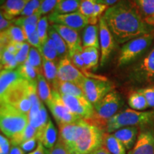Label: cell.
<instances>
[{
    "label": "cell",
    "mask_w": 154,
    "mask_h": 154,
    "mask_svg": "<svg viewBox=\"0 0 154 154\" xmlns=\"http://www.w3.org/2000/svg\"><path fill=\"white\" fill-rule=\"evenodd\" d=\"M102 17L119 44L154 32V26L142 18L131 0H121L109 7Z\"/></svg>",
    "instance_id": "6da1fadb"
},
{
    "label": "cell",
    "mask_w": 154,
    "mask_h": 154,
    "mask_svg": "<svg viewBox=\"0 0 154 154\" xmlns=\"http://www.w3.org/2000/svg\"><path fill=\"white\" fill-rule=\"evenodd\" d=\"M103 130L85 120L79 136L70 147V154H90L103 145Z\"/></svg>",
    "instance_id": "7a4b0ae2"
},
{
    "label": "cell",
    "mask_w": 154,
    "mask_h": 154,
    "mask_svg": "<svg viewBox=\"0 0 154 154\" xmlns=\"http://www.w3.org/2000/svg\"><path fill=\"white\" fill-rule=\"evenodd\" d=\"M153 122L154 111H138L127 109L109 119L105 128L106 133L111 134L124 127L143 126Z\"/></svg>",
    "instance_id": "3957f363"
},
{
    "label": "cell",
    "mask_w": 154,
    "mask_h": 154,
    "mask_svg": "<svg viewBox=\"0 0 154 154\" xmlns=\"http://www.w3.org/2000/svg\"><path fill=\"white\" fill-rule=\"evenodd\" d=\"M29 124L28 115L24 114L10 105L1 103L0 128L8 138L22 132Z\"/></svg>",
    "instance_id": "277c9868"
},
{
    "label": "cell",
    "mask_w": 154,
    "mask_h": 154,
    "mask_svg": "<svg viewBox=\"0 0 154 154\" xmlns=\"http://www.w3.org/2000/svg\"><path fill=\"white\" fill-rule=\"evenodd\" d=\"M123 104L124 101L120 94L113 90L94 106V117L87 121L101 128V126L106 128L107 121L116 114Z\"/></svg>",
    "instance_id": "5b68a950"
},
{
    "label": "cell",
    "mask_w": 154,
    "mask_h": 154,
    "mask_svg": "<svg viewBox=\"0 0 154 154\" xmlns=\"http://www.w3.org/2000/svg\"><path fill=\"white\" fill-rule=\"evenodd\" d=\"M29 82L22 79L0 96L1 103L10 105L24 114L29 115L32 104L29 96Z\"/></svg>",
    "instance_id": "8992f818"
},
{
    "label": "cell",
    "mask_w": 154,
    "mask_h": 154,
    "mask_svg": "<svg viewBox=\"0 0 154 154\" xmlns=\"http://www.w3.org/2000/svg\"><path fill=\"white\" fill-rule=\"evenodd\" d=\"M154 39V32L144 34L130 40L121 47L118 66L130 64L141 57L151 47Z\"/></svg>",
    "instance_id": "52a82bcc"
},
{
    "label": "cell",
    "mask_w": 154,
    "mask_h": 154,
    "mask_svg": "<svg viewBox=\"0 0 154 154\" xmlns=\"http://www.w3.org/2000/svg\"><path fill=\"white\" fill-rule=\"evenodd\" d=\"M86 99L94 106L113 91V84L104 79L89 78L86 76L81 84Z\"/></svg>",
    "instance_id": "ba28073f"
},
{
    "label": "cell",
    "mask_w": 154,
    "mask_h": 154,
    "mask_svg": "<svg viewBox=\"0 0 154 154\" xmlns=\"http://www.w3.org/2000/svg\"><path fill=\"white\" fill-rule=\"evenodd\" d=\"M129 78L138 84H154V44L145 57L134 65Z\"/></svg>",
    "instance_id": "9c48e42d"
},
{
    "label": "cell",
    "mask_w": 154,
    "mask_h": 154,
    "mask_svg": "<svg viewBox=\"0 0 154 154\" xmlns=\"http://www.w3.org/2000/svg\"><path fill=\"white\" fill-rule=\"evenodd\" d=\"M47 105L58 125L72 124L82 119L69 109L63 102L61 94L55 89L52 90L51 99Z\"/></svg>",
    "instance_id": "30bf717a"
},
{
    "label": "cell",
    "mask_w": 154,
    "mask_h": 154,
    "mask_svg": "<svg viewBox=\"0 0 154 154\" xmlns=\"http://www.w3.org/2000/svg\"><path fill=\"white\" fill-rule=\"evenodd\" d=\"M63 102L74 114L86 121L94 117V107L85 96H75L61 94Z\"/></svg>",
    "instance_id": "8fae6325"
},
{
    "label": "cell",
    "mask_w": 154,
    "mask_h": 154,
    "mask_svg": "<svg viewBox=\"0 0 154 154\" xmlns=\"http://www.w3.org/2000/svg\"><path fill=\"white\" fill-rule=\"evenodd\" d=\"M49 22L52 24H61L77 31L82 30L88 24V20L79 11L69 14H58L54 11L48 16Z\"/></svg>",
    "instance_id": "7c38bea8"
},
{
    "label": "cell",
    "mask_w": 154,
    "mask_h": 154,
    "mask_svg": "<svg viewBox=\"0 0 154 154\" xmlns=\"http://www.w3.org/2000/svg\"><path fill=\"white\" fill-rule=\"evenodd\" d=\"M58 81L72 82L80 86L86 76L77 69L69 59V56L62 58L57 64Z\"/></svg>",
    "instance_id": "4fadbf2b"
},
{
    "label": "cell",
    "mask_w": 154,
    "mask_h": 154,
    "mask_svg": "<svg viewBox=\"0 0 154 154\" xmlns=\"http://www.w3.org/2000/svg\"><path fill=\"white\" fill-rule=\"evenodd\" d=\"M99 38L100 49H101V59L100 65L103 66L109 60L111 54L115 47V39L110 29L106 24L103 17L99 19Z\"/></svg>",
    "instance_id": "5bb4252c"
},
{
    "label": "cell",
    "mask_w": 154,
    "mask_h": 154,
    "mask_svg": "<svg viewBox=\"0 0 154 154\" xmlns=\"http://www.w3.org/2000/svg\"><path fill=\"white\" fill-rule=\"evenodd\" d=\"M51 26L66 42L69 49V55L83 49L82 39L77 31L61 24H51Z\"/></svg>",
    "instance_id": "9a60e30c"
},
{
    "label": "cell",
    "mask_w": 154,
    "mask_h": 154,
    "mask_svg": "<svg viewBox=\"0 0 154 154\" xmlns=\"http://www.w3.org/2000/svg\"><path fill=\"white\" fill-rule=\"evenodd\" d=\"M128 154H154V132L151 130L143 131L138 134L133 149Z\"/></svg>",
    "instance_id": "2e32d148"
},
{
    "label": "cell",
    "mask_w": 154,
    "mask_h": 154,
    "mask_svg": "<svg viewBox=\"0 0 154 154\" xmlns=\"http://www.w3.org/2000/svg\"><path fill=\"white\" fill-rule=\"evenodd\" d=\"M84 122H85L84 119H80L76 122L72 124L59 125V138L67 148L70 147L76 140L77 137L79 136Z\"/></svg>",
    "instance_id": "e0dca14e"
},
{
    "label": "cell",
    "mask_w": 154,
    "mask_h": 154,
    "mask_svg": "<svg viewBox=\"0 0 154 154\" xmlns=\"http://www.w3.org/2000/svg\"><path fill=\"white\" fill-rule=\"evenodd\" d=\"M37 138L38 142L43 144L46 149L50 151L57 141V131L52 121L49 119L47 125L38 131Z\"/></svg>",
    "instance_id": "ac0fdd59"
},
{
    "label": "cell",
    "mask_w": 154,
    "mask_h": 154,
    "mask_svg": "<svg viewBox=\"0 0 154 154\" xmlns=\"http://www.w3.org/2000/svg\"><path fill=\"white\" fill-rule=\"evenodd\" d=\"M138 132L137 126H128L116 131L113 134L123 143L126 150L130 151L136 143L138 136Z\"/></svg>",
    "instance_id": "d6986e66"
},
{
    "label": "cell",
    "mask_w": 154,
    "mask_h": 154,
    "mask_svg": "<svg viewBox=\"0 0 154 154\" xmlns=\"http://www.w3.org/2000/svg\"><path fill=\"white\" fill-rule=\"evenodd\" d=\"M26 3L25 0H6L2 6L1 14L8 20H13L16 16L21 15Z\"/></svg>",
    "instance_id": "ffe728a7"
},
{
    "label": "cell",
    "mask_w": 154,
    "mask_h": 154,
    "mask_svg": "<svg viewBox=\"0 0 154 154\" xmlns=\"http://www.w3.org/2000/svg\"><path fill=\"white\" fill-rule=\"evenodd\" d=\"M99 27L96 25L88 24L84 28L82 34V46L83 48L95 47L99 49V41L98 31Z\"/></svg>",
    "instance_id": "44dd1931"
},
{
    "label": "cell",
    "mask_w": 154,
    "mask_h": 154,
    "mask_svg": "<svg viewBox=\"0 0 154 154\" xmlns=\"http://www.w3.org/2000/svg\"><path fill=\"white\" fill-rule=\"evenodd\" d=\"M17 70H1L0 73V96L5 93L15 83L22 79Z\"/></svg>",
    "instance_id": "7402d4cb"
},
{
    "label": "cell",
    "mask_w": 154,
    "mask_h": 154,
    "mask_svg": "<svg viewBox=\"0 0 154 154\" xmlns=\"http://www.w3.org/2000/svg\"><path fill=\"white\" fill-rule=\"evenodd\" d=\"M82 57L86 70H96L97 69L99 61V49L95 47L83 48Z\"/></svg>",
    "instance_id": "603a6c76"
},
{
    "label": "cell",
    "mask_w": 154,
    "mask_h": 154,
    "mask_svg": "<svg viewBox=\"0 0 154 154\" xmlns=\"http://www.w3.org/2000/svg\"><path fill=\"white\" fill-rule=\"evenodd\" d=\"M103 146L111 154H126V149L123 143L113 136V134L104 133Z\"/></svg>",
    "instance_id": "cb8c5ba5"
},
{
    "label": "cell",
    "mask_w": 154,
    "mask_h": 154,
    "mask_svg": "<svg viewBox=\"0 0 154 154\" xmlns=\"http://www.w3.org/2000/svg\"><path fill=\"white\" fill-rule=\"evenodd\" d=\"M53 89L57 90L62 95H71L75 96H85L84 92L80 86L74 83L58 81Z\"/></svg>",
    "instance_id": "d4e9b609"
},
{
    "label": "cell",
    "mask_w": 154,
    "mask_h": 154,
    "mask_svg": "<svg viewBox=\"0 0 154 154\" xmlns=\"http://www.w3.org/2000/svg\"><path fill=\"white\" fill-rule=\"evenodd\" d=\"M42 67L44 76L45 77L48 83H50L54 88L58 82L57 64L55 61L42 57Z\"/></svg>",
    "instance_id": "484cf974"
},
{
    "label": "cell",
    "mask_w": 154,
    "mask_h": 154,
    "mask_svg": "<svg viewBox=\"0 0 154 154\" xmlns=\"http://www.w3.org/2000/svg\"><path fill=\"white\" fill-rule=\"evenodd\" d=\"M131 2L145 21L154 15V0H131Z\"/></svg>",
    "instance_id": "4316f807"
},
{
    "label": "cell",
    "mask_w": 154,
    "mask_h": 154,
    "mask_svg": "<svg viewBox=\"0 0 154 154\" xmlns=\"http://www.w3.org/2000/svg\"><path fill=\"white\" fill-rule=\"evenodd\" d=\"M128 103L131 109L136 111H141L149 108L145 96L139 89L131 92L128 96Z\"/></svg>",
    "instance_id": "83f0119b"
},
{
    "label": "cell",
    "mask_w": 154,
    "mask_h": 154,
    "mask_svg": "<svg viewBox=\"0 0 154 154\" xmlns=\"http://www.w3.org/2000/svg\"><path fill=\"white\" fill-rule=\"evenodd\" d=\"M38 130L29 124L27 126L22 132L15 135L12 138H9L11 146H20L24 141L34 137H37Z\"/></svg>",
    "instance_id": "f1b7e54d"
},
{
    "label": "cell",
    "mask_w": 154,
    "mask_h": 154,
    "mask_svg": "<svg viewBox=\"0 0 154 154\" xmlns=\"http://www.w3.org/2000/svg\"><path fill=\"white\" fill-rule=\"evenodd\" d=\"M37 92L38 97L42 102H44L46 104L50 101L52 96V91L50 88L49 83L44 76L43 74H38L37 79Z\"/></svg>",
    "instance_id": "f546056e"
},
{
    "label": "cell",
    "mask_w": 154,
    "mask_h": 154,
    "mask_svg": "<svg viewBox=\"0 0 154 154\" xmlns=\"http://www.w3.org/2000/svg\"><path fill=\"white\" fill-rule=\"evenodd\" d=\"M49 36L54 42L59 57L62 59V58L66 57L67 52L69 54L68 47H67L64 40L58 34L57 31L52 27V26H50L49 27Z\"/></svg>",
    "instance_id": "4dcf8cb0"
},
{
    "label": "cell",
    "mask_w": 154,
    "mask_h": 154,
    "mask_svg": "<svg viewBox=\"0 0 154 154\" xmlns=\"http://www.w3.org/2000/svg\"><path fill=\"white\" fill-rule=\"evenodd\" d=\"M82 0H61L54 11L58 14H69L78 11Z\"/></svg>",
    "instance_id": "1f68e13d"
},
{
    "label": "cell",
    "mask_w": 154,
    "mask_h": 154,
    "mask_svg": "<svg viewBox=\"0 0 154 154\" xmlns=\"http://www.w3.org/2000/svg\"><path fill=\"white\" fill-rule=\"evenodd\" d=\"M38 51L41 53L42 57L46 58L49 60L56 61L59 57L54 42L49 36L47 41L41 46Z\"/></svg>",
    "instance_id": "d6a6232c"
},
{
    "label": "cell",
    "mask_w": 154,
    "mask_h": 154,
    "mask_svg": "<svg viewBox=\"0 0 154 154\" xmlns=\"http://www.w3.org/2000/svg\"><path fill=\"white\" fill-rule=\"evenodd\" d=\"M49 119H48L47 109L43 104L37 114L32 118L29 119V123L30 125L36 128L38 131L47 125Z\"/></svg>",
    "instance_id": "836d02e7"
},
{
    "label": "cell",
    "mask_w": 154,
    "mask_h": 154,
    "mask_svg": "<svg viewBox=\"0 0 154 154\" xmlns=\"http://www.w3.org/2000/svg\"><path fill=\"white\" fill-rule=\"evenodd\" d=\"M17 71L22 78L28 81L29 82H34L37 79V72L35 69L28 62L27 60L22 64L19 65L17 68Z\"/></svg>",
    "instance_id": "e575fe53"
},
{
    "label": "cell",
    "mask_w": 154,
    "mask_h": 154,
    "mask_svg": "<svg viewBox=\"0 0 154 154\" xmlns=\"http://www.w3.org/2000/svg\"><path fill=\"white\" fill-rule=\"evenodd\" d=\"M28 62L35 69L38 74H43V67H42V56L39 51L34 47H31L29 52Z\"/></svg>",
    "instance_id": "d590c367"
},
{
    "label": "cell",
    "mask_w": 154,
    "mask_h": 154,
    "mask_svg": "<svg viewBox=\"0 0 154 154\" xmlns=\"http://www.w3.org/2000/svg\"><path fill=\"white\" fill-rule=\"evenodd\" d=\"M19 66L15 56L9 53L7 49H1V69L2 70H14Z\"/></svg>",
    "instance_id": "8d00e7d4"
},
{
    "label": "cell",
    "mask_w": 154,
    "mask_h": 154,
    "mask_svg": "<svg viewBox=\"0 0 154 154\" xmlns=\"http://www.w3.org/2000/svg\"><path fill=\"white\" fill-rule=\"evenodd\" d=\"M10 42H25L26 37L23 29L17 25H11L7 29L3 31Z\"/></svg>",
    "instance_id": "74e56055"
},
{
    "label": "cell",
    "mask_w": 154,
    "mask_h": 154,
    "mask_svg": "<svg viewBox=\"0 0 154 154\" xmlns=\"http://www.w3.org/2000/svg\"><path fill=\"white\" fill-rule=\"evenodd\" d=\"M96 3V2L94 0H82L81 1L78 11H79L81 14L88 19V24L93 18L94 6Z\"/></svg>",
    "instance_id": "f35d334b"
},
{
    "label": "cell",
    "mask_w": 154,
    "mask_h": 154,
    "mask_svg": "<svg viewBox=\"0 0 154 154\" xmlns=\"http://www.w3.org/2000/svg\"><path fill=\"white\" fill-rule=\"evenodd\" d=\"M48 22H49L48 17L44 16L41 17L37 24V32L40 39L41 46L45 43L47 41L48 38H49V35H48V33H49Z\"/></svg>",
    "instance_id": "ab89813d"
},
{
    "label": "cell",
    "mask_w": 154,
    "mask_h": 154,
    "mask_svg": "<svg viewBox=\"0 0 154 154\" xmlns=\"http://www.w3.org/2000/svg\"><path fill=\"white\" fill-rule=\"evenodd\" d=\"M41 17L42 15L40 14V13L36 12V14L32 15V16L22 17H20V18L14 19L11 21H12V23L14 24V25H17V26L22 27V26L27 24L37 25L38 22H39L40 19H41Z\"/></svg>",
    "instance_id": "60d3db41"
},
{
    "label": "cell",
    "mask_w": 154,
    "mask_h": 154,
    "mask_svg": "<svg viewBox=\"0 0 154 154\" xmlns=\"http://www.w3.org/2000/svg\"><path fill=\"white\" fill-rule=\"evenodd\" d=\"M42 2L43 0H29L26 3L21 15L22 17H29L38 12Z\"/></svg>",
    "instance_id": "b9f144b4"
},
{
    "label": "cell",
    "mask_w": 154,
    "mask_h": 154,
    "mask_svg": "<svg viewBox=\"0 0 154 154\" xmlns=\"http://www.w3.org/2000/svg\"><path fill=\"white\" fill-rule=\"evenodd\" d=\"M82 49L76 51L75 52L72 54L69 55V57L71 59V61H72V62L74 64V66L77 69H79L81 72H83V74L85 75L86 76L88 77V74L86 73L87 70H86L85 64H84V60H83V58L82 57Z\"/></svg>",
    "instance_id": "7bdbcfd3"
},
{
    "label": "cell",
    "mask_w": 154,
    "mask_h": 154,
    "mask_svg": "<svg viewBox=\"0 0 154 154\" xmlns=\"http://www.w3.org/2000/svg\"><path fill=\"white\" fill-rule=\"evenodd\" d=\"M61 0H43L38 12L41 15H45L54 11Z\"/></svg>",
    "instance_id": "ee69618b"
},
{
    "label": "cell",
    "mask_w": 154,
    "mask_h": 154,
    "mask_svg": "<svg viewBox=\"0 0 154 154\" xmlns=\"http://www.w3.org/2000/svg\"><path fill=\"white\" fill-rule=\"evenodd\" d=\"M29 49L30 44L28 42H24L22 48L18 51V53L17 54V55L15 56V58H16V60L17 63H18L19 66L24 63L25 61L27 60Z\"/></svg>",
    "instance_id": "f6af8a7d"
},
{
    "label": "cell",
    "mask_w": 154,
    "mask_h": 154,
    "mask_svg": "<svg viewBox=\"0 0 154 154\" xmlns=\"http://www.w3.org/2000/svg\"><path fill=\"white\" fill-rule=\"evenodd\" d=\"M139 91L145 96L149 108L154 109V85L140 88Z\"/></svg>",
    "instance_id": "bcb514c9"
},
{
    "label": "cell",
    "mask_w": 154,
    "mask_h": 154,
    "mask_svg": "<svg viewBox=\"0 0 154 154\" xmlns=\"http://www.w3.org/2000/svg\"><path fill=\"white\" fill-rule=\"evenodd\" d=\"M38 143V140L37 137H34L31 138V139L24 141V143H22L19 146L24 151L25 153H29L30 152L34 151L36 149Z\"/></svg>",
    "instance_id": "7dc6e473"
},
{
    "label": "cell",
    "mask_w": 154,
    "mask_h": 154,
    "mask_svg": "<svg viewBox=\"0 0 154 154\" xmlns=\"http://www.w3.org/2000/svg\"><path fill=\"white\" fill-rule=\"evenodd\" d=\"M49 154H70L66 146L61 140L60 138H58L57 143L54 147L49 151Z\"/></svg>",
    "instance_id": "c3c4849f"
},
{
    "label": "cell",
    "mask_w": 154,
    "mask_h": 154,
    "mask_svg": "<svg viewBox=\"0 0 154 154\" xmlns=\"http://www.w3.org/2000/svg\"><path fill=\"white\" fill-rule=\"evenodd\" d=\"M11 145L10 140L7 136H0V154H9Z\"/></svg>",
    "instance_id": "681fc988"
},
{
    "label": "cell",
    "mask_w": 154,
    "mask_h": 154,
    "mask_svg": "<svg viewBox=\"0 0 154 154\" xmlns=\"http://www.w3.org/2000/svg\"><path fill=\"white\" fill-rule=\"evenodd\" d=\"M12 24V21L8 20L3 16L2 14H0V30L1 32L7 29L9 27H10Z\"/></svg>",
    "instance_id": "f907efd6"
},
{
    "label": "cell",
    "mask_w": 154,
    "mask_h": 154,
    "mask_svg": "<svg viewBox=\"0 0 154 154\" xmlns=\"http://www.w3.org/2000/svg\"><path fill=\"white\" fill-rule=\"evenodd\" d=\"M27 154H49V151L44 147L43 144L38 142L36 149Z\"/></svg>",
    "instance_id": "816d5d0a"
},
{
    "label": "cell",
    "mask_w": 154,
    "mask_h": 154,
    "mask_svg": "<svg viewBox=\"0 0 154 154\" xmlns=\"http://www.w3.org/2000/svg\"><path fill=\"white\" fill-rule=\"evenodd\" d=\"M9 154H25L19 146H11Z\"/></svg>",
    "instance_id": "f5cc1de1"
},
{
    "label": "cell",
    "mask_w": 154,
    "mask_h": 154,
    "mask_svg": "<svg viewBox=\"0 0 154 154\" xmlns=\"http://www.w3.org/2000/svg\"><path fill=\"white\" fill-rule=\"evenodd\" d=\"M92 154H111L106 148L102 145L101 147L99 148L98 149H96L95 151H94Z\"/></svg>",
    "instance_id": "db71d44e"
},
{
    "label": "cell",
    "mask_w": 154,
    "mask_h": 154,
    "mask_svg": "<svg viewBox=\"0 0 154 154\" xmlns=\"http://www.w3.org/2000/svg\"><path fill=\"white\" fill-rule=\"evenodd\" d=\"M119 1H121V0H103V3L109 6V7L114 5L115 4L119 2Z\"/></svg>",
    "instance_id": "11a10c76"
},
{
    "label": "cell",
    "mask_w": 154,
    "mask_h": 154,
    "mask_svg": "<svg viewBox=\"0 0 154 154\" xmlns=\"http://www.w3.org/2000/svg\"><path fill=\"white\" fill-rule=\"evenodd\" d=\"M146 22H147L149 24L152 25V26H154V15L152 17H151V18L148 19Z\"/></svg>",
    "instance_id": "9f6ffc18"
},
{
    "label": "cell",
    "mask_w": 154,
    "mask_h": 154,
    "mask_svg": "<svg viewBox=\"0 0 154 154\" xmlns=\"http://www.w3.org/2000/svg\"><path fill=\"white\" fill-rule=\"evenodd\" d=\"M94 1L97 3H103V0H94Z\"/></svg>",
    "instance_id": "6f0895ef"
},
{
    "label": "cell",
    "mask_w": 154,
    "mask_h": 154,
    "mask_svg": "<svg viewBox=\"0 0 154 154\" xmlns=\"http://www.w3.org/2000/svg\"><path fill=\"white\" fill-rule=\"evenodd\" d=\"M25 1H27V2H29V0H25Z\"/></svg>",
    "instance_id": "680465c9"
},
{
    "label": "cell",
    "mask_w": 154,
    "mask_h": 154,
    "mask_svg": "<svg viewBox=\"0 0 154 154\" xmlns=\"http://www.w3.org/2000/svg\"><path fill=\"white\" fill-rule=\"evenodd\" d=\"M90 154H92V153H90Z\"/></svg>",
    "instance_id": "91938a15"
}]
</instances>
